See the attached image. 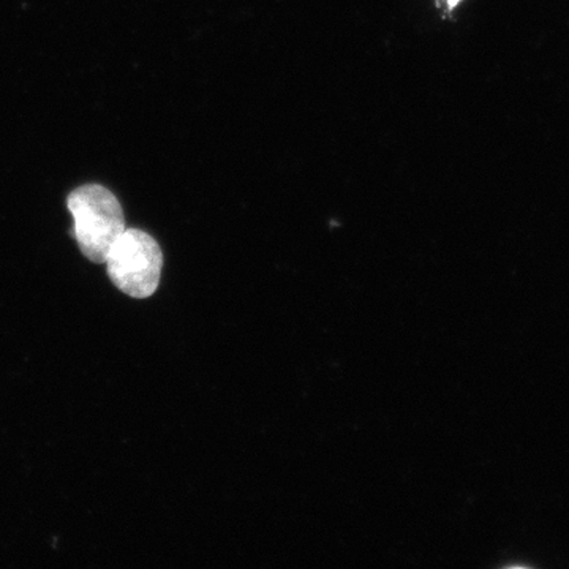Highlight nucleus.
Here are the masks:
<instances>
[{"instance_id": "1", "label": "nucleus", "mask_w": 569, "mask_h": 569, "mask_svg": "<svg viewBox=\"0 0 569 569\" xmlns=\"http://www.w3.org/2000/svg\"><path fill=\"white\" fill-rule=\"evenodd\" d=\"M73 217V233L81 253L89 261L104 264L116 239L126 231V216L118 198L107 187L88 183L67 198Z\"/></svg>"}, {"instance_id": "2", "label": "nucleus", "mask_w": 569, "mask_h": 569, "mask_svg": "<svg viewBox=\"0 0 569 569\" xmlns=\"http://www.w3.org/2000/svg\"><path fill=\"white\" fill-rule=\"evenodd\" d=\"M108 277L130 298H151L162 279L163 253L159 242L146 231L126 228L108 252Z\"/></svg>"}, {"instance_id": "3", "label": "nucleus", "mask_w": 569, "mask_h": 569, "mask_svg": "<svg viewBox=\"0 0 569 569\" xmlns=\"http://www.w3.org/2000/svg\"><path fill=\"white\" fill-rule=\"evenodd\" d=\"M462 0H447L449 9H456Z\"/></svg>"}]
</instances>
